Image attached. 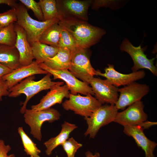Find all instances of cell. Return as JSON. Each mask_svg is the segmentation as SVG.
Instances as JSON below:
<instances>
[{
	"instance_id": "6da1fadb",
	"label": "cell",
	"mask_w": 157,
	"mask_h": 157,
	"mask_svg": "<svg viewBox=\"0 0 157 157\" xmlns=\"http://www.w3.org/2000/svg\"><path fill=\"white\" fill-rule=\"evenodd\" d=\"M58 23L71 34L78 47L84 49H88L97 43L106 33L104 29L94 26L86 21L61 19Z\"/></svg>"
},
{
	"instance_id": "7a4b0ae2",
	"label": "cell",
	"mask_w": 157,
	"mask_h": 157,
	"mask_svg": "<svg viewBox=\"0 0 157 157\" xmlns=\"http://www.w3.org/2000/svg\"><path fill=\"white\" fill-rule=\"evenodd\" d=\"M51 75L48 73L42 79L37 81L34 80V75L31 76L8 90L9 93L8 96L10 97H15L22 94L26 95V99L22 103L23 106L20 110L22 114H24L27 109L26 106L28 101L35 94L42 90L51 89L64 84L63 82L52 81L51 78Z\"/></svg>"
},
{
	"instance_id": "3957f363",
	"label": "cell",
	"mask_w": 157,
	"mask_h": 157,
	"mask_svg": "<svg viewBox=\"0 0 157 157\" xmlns=\"http://www.w3.org/2000/svg\"><path fill=\"white\" fill-rule=\"evenodd\" d=\"M16 23L25 31L28 40L31 44L39 41L42 33L51 25L58 23L60 19L56 18L46 21H41L33 19L29 14L27 8L23 4L17 3Z\"/></svg>"
},
{
	"instance_id": "277c9868",
	"label": "cell",
	"mask_w": 157,
	"mask_h": 157,
	"mask_svg": "<svg viewBox=\"0 0 157 157\" xmlns=\"http://www.w3.org/2000/svg\"><path fill=\"white\" fill-rule=\"evenodd\" d=\"M25 122L30 127V133L35 138L41 141V129L43 123L47 121L51 123L60 119L61 114L53 108L35 111L26 109L24 114Z\"/></svg>"
},
{
	"instance_id": "5b68a950",
	"label": "cell",
	"mask_w": 157,
	"mask_h": 157,
	"mask_svg": "<svg viewBox=\"0 0 157 157\" xmlns=\"http://www.w3.org/2000/svg\"><path fill=\"white\" fill-rule=\"evenodd\" d=\"M118 110L115 105L105 104L90 117H84L88 126L84 134L85 136L89 135L90 138H94L101 127L114 122Z\"/></svg>"
},
{
	"instance_id": "8992f818",
	"label": "cell",
	"mask_w": 157,
	"mask_h": 157,
	"mask_svg": "<svg viewBox=\"0 0 157 157\" xmlns=\"http://www.w3.org/2000/svg\"><path fill=\"white\" fill-rule=\"evenodd\" d=\"M88 49L78 47L72 51L69 69L76 78L86 83L90 77L96 75L97 72L91 65Z\"/></svg>"
},
{
	"instance_id": "52a82bcc",
	"label": "cell",
	"mask_w": 157,
	"mask_h": 157,
	"mask_svg": "<svg viewBox=\"0 0 157 157\" xmlns=\"http://www.w3.org/2000/svg\"><path fill=\"white\" fill-rule=\"evenodd\" d=\"M68 98L62 104L64 109L66 110L73 111L75 114L84 117H90L102 105L90 94L83 96L79 94L73 95L70 93Z\"/></svg>"
},
{
	"instance_id": "ba28073f",
	"label": "cell",
	"mask_w": 157,
	"mask_h": 157,
	"mask_svg": "<svg viewBox=\"0 0 157 157\" xmlns=\"http://www.w3.org/2000/svg\"><path fill=\"white\" fill-rule=\"evenodd\" d=\"M56 1L60 19H73L88 21V10L92 0H56Z\"/></svg>"
},
{
	"instance_id": "9c48e42d",
	"label": "cell",
	"mask_w": 157,
	"mask_h": 157,
	"mask_svg": "<svg viewBox=\"0 0 157 157\" xmlns=\"http://www.w3.org/2000/svg\"><path fill=\"white\" fill-rule=\"evenodd\" d=\"M119 49L121 51L126 52L132 58L133 62L131 68L132 72L145 69L149 70L154 76H157V67L154 64L155 58L148 59L141 45L135 47L128 39L125 38L122 42Z\"/></svg>"
},
{
	"instance_id": "30bf717a",
	"label": "cell",
	"mask_w": 157,
	"mask_h": 157,
	"mask_svg": "<svg viewBox=\"0 0 157 157\" xmlns=\"http://www.w3.org/2000/svg\"><path fill=\"white\" fill-rule=\"evenodd\" d=\"M38 65L42 69L52 75L53 79H59L65 81L70 90L71 94L76 95L78 93L86 96L89 94L94 95L92 88L89 85L78 80L68 69H54L48 67L43 63H40Z\"/></svg>"
},
{
	"instance_id": "8fae6325",
	"label": "cell",
	"mask_w": 157,
	"mask_h": 157,
	"mask_svg": "<svg viewBox=\"0 0 157 157\" xmlns=\"http://www.w3.org/2000/svg\"><path fill=\"white\" fill-rule=\"evenodd\" d=\"M150 90L149 86L136 81L119 88L120 95L115 105L118 110H124L126 107L140 101Z\"/></svg>"
},
{
	"instance_id": "7c38bea8",
	"label": "cell",
	"mask_w": 157,
	"mask_h": 157,
	"mask_svg": "<svg viewBox=\"0 0 157 157\" xmlns=\"http://www.w3.org/2000/svg\"><path fill=\"white\" fill-rule=\"evenodd\" d=\"M87 83L90 84L95 98L102 104L115 105L119 97V88L105 80L90 77Z\"/></svg>"
},
{
	"instance_id": "4fadbf2b",
	"label": "cell",
	"mask_w": 157,
	"mask_h": 157,
	"mask_svg": "<svg viewBox=\"0 0 157 157\" xmlns=\"http://www.w3.org/2000/svg\"><path fill=\"white\" fill-rule=\"evenodd\" d=\"M144 105L139 101L128 106L123 111L118 112L113 122L123 126H140L147 120L148 115L144 110Z\"/></svg>"
},
{
	"instance_id": "5bb4252c",
	"label": "cell",
	"mask_w": 157,
	"mask_h": 157,
	"mask_svg": "<svg viewBox=\"0 0 157 157\" xmlns=\"http://www.w3.org/2000/svg\"><path fill=\"white\" fill-rule=\"evenodd\" d=\"M104 71L105 73H102L97 70L96 75L105 77L106 81L117 87L127 85L143 78L145 76V73L143 70L128 74L120 73L115 69L113 65L110 64H108Z\"/></svg>"
},
{
	"instance_id": "9a60e30c",
	"label": "cell",
	"mask_w": 157,
	"mask_h": 157,
	"mask_svg": "<svg viewBox=\"0 0 157 157\" xmlns=\"http://www.w3.org/2000/svg\"><path fill=\"white\" fill-rule=\"evenodd\" d=\"M48 73L40 68L35 60L29 65L13 70L3 76L2 78L5 81L9 90L28 77L35 74H47Z\"/></svg>"
},
{
	"instance_id": "2e32d148",
	"label": "cell",
	"mask_w": 157,
	"mask_h": 157,
	"mask_svg": "<svg viewBox=\"0 0 157 157\" xmlns=\"http://www.w3.org/2000/svg\"><path fill=\"white\" fill-rule=\"evenodd\" d=\"M66 85L56 86L50 89L38 104L31 106V109L38 111L50 108L53 106L62 103L65 98H68L70 92Z\"/></svg>"
},
{
	"instance_id": "e0dca14e",
	"label": "cell",
	"mask_w": 157,
	"mask_h": 157,
	"mask_svg": "<svg viewBox=\"0 0 157 157\" xmlns=\"http://www.w3.org/2000/svg\"><path fill=\"white\" fill-rule=\"evenodd\" d=\"M144 129L139 126H124L123 132L126 135L132 137L138 147L144 151L145 157H155L154 154L157 144L149 139L145 135Z\"/></svg>"
},
{
	"instance_id": "ac0fdd59",
	"label": "cell",
	"mask_w": 157,
	"mask_h": 157,
	"mask_svg": "<svg viewBox=\"0 0 157 157\" xmlns=\"http://www.w3.org/2000/svg\"><path fill=\"white\" fill-rule=\"evenodd\" d=\"M15 30L17 35L15 46L19 54L20 64L22 66L27 65L32 63L34 59L31 46L25 31L16 23Z\"/></svg>"
},
{
	"instance_id": "d6986e66",
	"label": "cell",
	"mask_w": 157,
	"mask_h": 157,
	"mask_svg": "<svg viewBox=\"0 0 157 157\" xmlns=\"http://www.w3.org/2000/svg\"><path fill=\"white\" fill-rule=\"evenodd\" d=\"M61 127V131L57 136L51 138L44 143L46 148V153L48 156L52 154L55 148L67 140L71 133L77 128L76 125L66 121L64 122Z\"/></svg>"
},
{
	"instance_id": "ffe728a7",
	"label": "cell",
	"mask_w": 157,
	"mask_h": 157,
	"mask_svg": "<svg viewBox=\"0 0 157 157\" xmlns=\"http://www.w3.org/2000/svg\"><path fill=\"white\" fill-rule=\"evenodd\" d=\"M0 63L12 70L22 66L18 51L15 46L0 44Z\"/></svg>"
},
{
	"instance_id": "44dd1931",
	"label": "cell",
	"mask_w": 157,
	"mask_h": 157,
	"mask_svg": "<svg viewBox=\"0 0 157 157\" xmlns=\"http://www.w3.org/2000/svg\"><path fill=\"white\" fill-rule=\"evenodd\" d=\"M72 51L66 48H59L53 57L47 59L43 63L48 67L57 70L69 68Z\"/></svg>"
},
{
	"instance_id": "7402d4cb",
	"label": "cell",
	"mask_w": 157,
	"mask_h": 157,
	"mask_svg": "<svg viewBox=\"0 0 157 157\" xmlns=\"http://www.w3.org/2000/svg\"><path fill=\"white\" fill-rule=\"evenodd\" d=\"M34 58L39 64L44 63L47 59L53 57L58 52L59 48L41 43L39 41L31 45Z\"/></svg>"
},
{
	"instance_id": "603a6c76",
	"label": "cell",
	"mask_w": 157,
	"mask_h": 157,
	"mask_svg": "<svg viewBox=\"0 0 157 157\" xmlns=\"http://www.w3.org/2000/svg\"><path fill=\"white\" fill-rule=\"evenodd\" d=\"M61 29L62 27L58 23L51 25L42 33L39 41L41 43L58 48Z\"/></svg>"
},
{
	"instance_id": "cb8c5ba5",
	"label": "cell",
	"mask_w": 157,
	"mask_h": 157,
	"mask_svg": "<svg viewBox=\"0 0 157 157\" xmlns=\"http://www.w3.org/2000/svg\"><path fill=\"white\" fill-rule=\"evenodd\" d=\"M43 16V21L60 17L57 9L56 0H40L38 2Z\"/></svg>"
},
{
	"instance_id": "d4e9b609",
	"label": "cell",
	"mask_w": 157,
	"mask_h": 157,
	"mask_svg": "<svg viewBox=\"0 0 157 157\" xmlns=\"http://www.w3.org/2000/svg\"><path fill=\"white\" fill-rule=\"evenodd\" d=\"M18 131L22 141L24 151L30 157H40L41 150L24 131L22 127L18 129Z\"/></svg>"
},
{
	"instance_id": "484cf974",
	"label": "cell",
	"mask_w": 157,
	"mask_h": 157,
	"mask_svg": "<svg viewBox=\"0 0 157 157\" xmlns=\"http://www.w3.org/2000/svg\"><path fill=\"white\" fill-rule=\"evenodd\" d=\"M15 25L12 23L0 30V44L15 46L17 37Z\"/></svg>"
},
{
	"instance_id": "4316f807",
	"label": "cell",
	"mask_w": 157,
	"mask_h": 157,
	"mask_svg": "<svg viewBox=\"0 0 157 157\" xmlns=\"http://www.w3.org/2000/svg\"><path fill=\"white\" fill-rule=\"evenodd\" d=\"M78 47L76 42L71 34L62 27L58 48H66L72 51Z\"/></svg>"
},
{
	"instance_id": "83f0119b",
	"label": "cell",
	"mask_w": 157,
	"mask_h": 157,
	"mask_svg": "<svg viewBox=\"0 0 157 157\" xmlns=\"http://www.w3.org/2000/svg\"><path fill=\"white\" fill-rule=\"evenodd\" d=\"M61 145L66 153L67 157H74L78 149L82 147L83 145L71 137L69 138Z\"/></svg>"
},
{
	"instance_id": "f1b7e54d",
	"label": "cell",
	"mask_w": 157,
	"mask_h": 157,
	"mask_svg": "<svg viewBox=\"0 0 157 157\" xmlns=\"http://www.w3.org/2000/svg\"><path fill=\"white\" fill-rule=\"evenodd\" d=\"M17 12L15 8L0 13V26L3 28L17 22Z\"/></svg>"
},
{
	"instance_id": "f546056e",
	"label": "cell",
	"mask_w": 157,
	"mask_h": 157,
	"mask_svg": "<svg viewBox=\"0 0 157 157\" xmlns=\"http://www.w3.org/2000/svg\"><path fill=\"white\" fill-rule=\"evenodd\" d=\"M121 1L95 0H92L91 5L92 9L97 10L102 7H109L111 9H117L121 7Z\"/></svg>"
},
{
	"instance_id": "4dcf8cb0",
	"label": "cell",
	"mask_w": 157,
	"mask_h": 157,
	"mask_svg": "<svg viewBox=\"0 0 157 157\" xmlns=\"http://www.w3.org/2000/svg\"><path fill=\"white\" fill-rule=\"evenodd\" d=\"M19 1L27 8L33 11L34 15L39 21H43V14L38 2L34 0H19Z\"/></svg>"
},
{
	"instance_id": "1f68e13d",
	"label": "cell",
	"mask_w": 157,
	"mask_h": 157,
	"mask_svg": "<svg viewBox=\"0 0 157 157\" xmlns=\"http://www.w3.org/2000/svg\"><path fill=\"white\" fill-rule=\"evenodd\" d=\"M11 150L9 145H6L3 140L0 139V157H7L8 154Z\"/></svg>"
},
{
	"instance_id": "d6a6232c",
	"label": "cell",
	"mask_w": 157,
	"mask_h": 157,
	"mask_svg": "<svg viewBox=\"0 0 157 157\" xmlns=\"http://www.w3.org/2000/svg\"><path fill=\"white\" fill-rule=\"evenodd\" d=\"M9 92L5 81L2 78L0 79V101L2 100V97L8 95Z\"/></svg>"
},
{
	"instance_id": "836d02e7",
	"label": "cell",
	"mask_w": 157,
	"mask_h": 157,
	"mask_svg": "<svg viewBox=\"0 0 157 157\" xmlns=\"http://www.w3.org/2000/svg\"><path fill=\"white\" fill-rule=\"evenodd\" d=\"M13 70L0 63V79Z\"/></svg>"
},
{
	"instance_id": "e575fe53",
	"label": "cell",
	"mask_w": 157,
	"mask_h": 157,
	"mask_svg": "<svg viewBox=\"0 0 157 157\" xmlns=\"http://www.w3.org/2000/svg\"><path fill=\"white\" fill-rule=\"evenodd\" d=\"M16 0H0V4H5L14 8L16 5Z\"/></svg>"
},
{
	"instance_id": "d590c367",
	"label": "cell",
	"mask_w": 157,
	"mask_h": 157,
	"mask_svg": "<svg viewBox=\"0 0 157 157\" xmlns=\"http://www.w3.org/2000/svg\"><path fill=\"white\" fill-rule=\"evenodd\" d=\"M85 157H99L100 154L98 152H96L94 154H93L89 151H87L85 153Z\"/></svg>"
},
{
	"instance_id": "8d00e7d4",
	"label": "cell",
	"mask_w": 157,
	"mask_h": 157,
	"mask_svg": "<svg viewBox=\"0 0 157 157\" xmlns=\"http://www.w3.org/2000/svg\"><path fill=\"white\" fill-rule=\"evenodd\" d=\"M7 157H16L14 154H11L8 155Z\"/></svg>"
},
{
	"instance_id": "74e56055",
	"label": "cell",
	"mask_w": 157,
	"mask_h": 157,
	"mask_svg": "<svg viewBox=\"0 0 157 157\" xmlns=\"http://www.w3.org/2000/svg\"><path fill=\"white\" fill-rule=\"evenodd\" d=\"M3 28L2 27L0 26V30H1Z\"/></svg>"
}]
</instances>
